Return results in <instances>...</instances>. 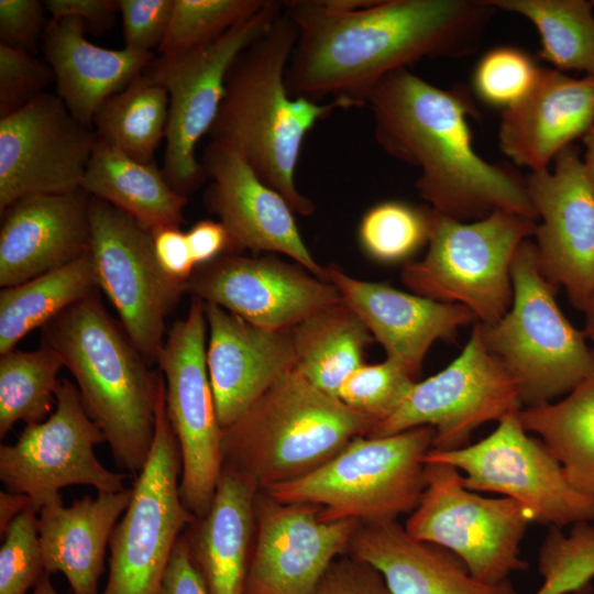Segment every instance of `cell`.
I'll return each mask as SVG.
<instances>
[{
    "instance_id": "cell-44",
    "label": "cell",
    "mask_w": 594,
    "mask_h": 594,
    "mask_svg": "<svg viewBox=\"0 0 594 594\" xmlns=\"http://www.w3.org/2000/svg\"><path fill=\"white\" fill-rule=\"evenodd\" d=\"M174 0H119L125 48L151 52L160 47L170 22Z\"/></svg>"
},
{
    "instance_id": "cell-19",
    "label": "cell",
    "mask_w": 594,
    "mask_h": 594,
    "mask_svg": "<svg viewBox=\"0 0 594 594\" xmlns=\"http://www.w3.org/2000/svg\"><path fill=\"white\" fill-rule=\"evenodd\" d=\"M359 525L328 521L315 505L283 503L257 492L244 594H314L333 561L346 554Z\"/></svg>"
},
{
    "instance_id": "cell-3",
    "label": "cell",
    "mask_w": 594,
    "mask_h": 594,
    "mask_svg": "<svg viewBox=\"0 0 594 594\" xmlns=\"http://www.w3.org/2000/svg\"><path fill=\"white\" fill-rule=\"evenodd\" d=\"M298 32L284 12L232 63L226 91L208 134L239 153L258 178L284 197L295 213L310 216L315 204L296 186L307 133L334 110L288 94L285 75Z\"/></svg>"
},
{
    "instance_id": "cell-46",
    "label": "cell",
    "mask_w": 594,
    "mask_h": 594,
    "mask_svg": "<svg viewBox=\"0 0 594 594\" xmlns=\"http://www.w3.org/2000/svg\"><path fill=\"white\" fill-rule=\"evenodd\" d=\"M314 594H392L371 564L348 554L329 566Z\"/></svg>"
},
{
    "instance_id": "cell-22",
    "label": "cell",
    "mask_w": 594,
    "mask_h": 594,
    "mask_svg": "<svg viewBox=\"0 0 594 594\" xmlns=\"http://www.w3.org/2000/svg\"><path fill=\"white\" fill-rule=\"evenodd\" d=\"M206 362L221 428L234 422L277 380L296 366L290 329H267L204 302Z\"/></svg>"
},
{
    "instance_id": "cell-41",
    "label": "cell",
    "mask_w": 594,
    "mask_h": 594,
    "mask_svg": "<svg viewBox=\"0 0 594 594\" xmlns=\"http://www.w3.org/2000/svg\"><path fill=\"white\" fill-rule=\"evenodd\" d=\"M540 68L521 48L497 46L477 62L472 79L473 90L485 103L505 110L529 94Z\"/></svg>"
},
{
    "instance_id": "cell-14",
    "label": "cell",
    "mask_w": 594,
    "mask_h": 594,
    "mask_svg": "<svg viewBox=\"0 0 594 594\" xmlns=\"http://www.w3.org/2000/svg\"><path fill=\"white\" fill-rule=\"evenodd\" d=\"M89 222L98 287L144 359L156 363L167 334L166 318L187 292V284L164 273L152 233L121 210L90 196Z\"/></svg>"
},
{
    "instance_id": "cell-36",
    "label": "cell",
    "mask_w": 594,
    "mask_h": 594,
    "mask_svg": "<svg viewBox=\"0 0 594 594\" xmlns=\"http://www.w3.org/2000/svg\"><path fill=\"white\" fill-rule=\"evenodd\" d=\"M64 363L51 346L33 351L12 350L0 355V438L23 421L26 425L46 420L58 387Z\"/></svg>"
},
{
    "instance_id": "cell-30",
    "label": "cell",
    "mask_w": 594,
    "mask_h": 594,
    "mask_svg": "<svg viewBox=\"0 0 594 594\" xmlns=\"http://www.w3.org/2000/svg\"><path fill=\"white\" fill-rule=\"evenodd\" d=\"M162 172L155 163L139 162L98 139L81 189L151 233L179 228L187 197L176 191Z\"/></svg>"
},
{
    "instance_id": "cell-32",
    "label": "cell",
    "mask_w": 594,
    "mask_h": 594,
    "mask_svg": "<svg viewBox=\"0 0 594 594\" xmlns=\"http://www.w3.org/2000/svg\"><path fill=\"white\" fill-rule=\"evenodd\" d=\"M98 288L90 252L59 268L0 292V355Z\"/></svg>"
},
{
    "instance_id": "cell-15",
    "label": "cell",
    "mask_w": 594,
    "mask_h": 594,
    "mask_svg": "<svg viewBox=\"0 0 594 594\" xmlns=\"http://www.w3.org/2000/svg\"><path fill=\"white\" fill-rule=\"evenodd\" d=\"M520 389L503 363L490 353L475 322L461 353L442 371L416 382L399 407L369 437H383L429 426L433 450L470 444L472 432L519 411Z\"/></svg>"
},
{
    "instance_id": "cell-13",
    "label": "cell",
    "mask_w": 594,
    "mask_h": 594,
    "mask_svg": "<svg viewBox=\"0 0 594 594\" xmlns=\"http://www.w3.org/2000/svg\"><path fill=\"white\" fill-rule=\"evenodd\" d=\"M519 411L498 421L484 439L461 449H431L425 463H446L464 475L474 492H493L531 510L535 521L562 528L594 522V498L579 492L542 440L528 435Z\"/></svg>"
},
{
    "instance_id": "cell-50",
    "label": "cell",
    "mask_w": 594,
    "mask_h": 594,
    "mask_svg": "<svg viewBox=\"0 0 594 594\" xmlns=\"http://www.w3.org/2000/svg\"><path fill=\"white\" fill-rule=\"evenodd\" d=\"M186 237L197 267L230 254V235L220 221H198L186 232Z\"/></svg>"
},
{
    "instance_id": "cell-24",
    "label": "cell",
    "mask_w": 594,
    "mask_h": 594,
    "mask_svg": "<svg viewBox=\"0 0 594 594\" xmlns=\"http://www.w3.org/2000/svg\"><path fill=\"white\" fill-rule=\"evenodd\" d=\"M90 196L84 190L21 198L3 213L0 286H15L90 252Z\"/></svg>"
},
{
    "instance_id": "cell-54",
    "label": "cell",
    "mask_w": 594,
    "mask_h": 594,
    "mask_svg": "<svg viewBox=\"0 0 594 594\" xmlns=\"http://www.w3.org/2000/svg\"><path fill=\"white\" fill-rule=\"evenodd\" d=\"M33 594H59L51 582L50 574L46 572L33 587Z\"/></svg>"
},
{
    "instance_id": "cell-34",
    "label": "cell",
    "mask_w": 594,
    "mask_h": 594,
    "mask_svg": "<svg viewBox=\"0 0 594 594\" xmlns=\"http://www.w3.org/2000/svg\"><path fill=\"white\" fill-rule=\"evenodd\" d=\"M168 94L144 73L111 96L95 114L97 138L130 157L151 164L168 121Z\"/></svg>"
},
{
    "instance_id": "cell-11",
    "label": "cell",
    "mask_w": 594,
    "mask_h": 594,
    "mask_svg": "<svg viewBox=\"0 0 594 594\" xmlns=\"http://www.w3.org/2000/svg\"><path fill=\"white\" fill-rule=\"evenodd\" d=\"M282 12V1L267 0L260 12L215 42L154 57L144 70L168 94L163 173L179 194L187 197L207 178L202 163L196 157V145L217 118L230 66L268 31Z\"/></svg>"
},
{
    "instance_id": "cell-1",
    "label": "cell",
    "mask_w": 594,
    "mask_h": 594,
    "mask_svg": "<svg viewBox=\"0 0 594 594\" xmlns=\"http://www.w3.org/2000/svg\"><path fill=\"white\" fill-rule=\"evenodd\" d=\"M298 36L288 94L341 109L367 106L388 74L424 58H461L479 48L498 11L487 0H376L354 11L322 0L282 1Z\"/></svg>"
},
{
    "instance_id": "cell-52",
    "label": "cell",
    "mask_w": 594,
    "mask_h": 594,
    "mask_svg": "<svg viewBox=\"0 0 594 594\" xmlns=\"http://www.w3.org/2000/svg\"><path fill=\"white\" fill-rule=\"evenodd\" d=\"M585 145V154L583 161V167L585 175L594 190V123L582 138Z\"/></svg>"
},
{
    "instance_id": "cell-31",
    "label": "cell",
    "mask_w": 594,
    "mask_h": 594,
    "mask_svg": "<svg viewBox=\"0 0 594 594\" xmlns=\"http://www.w3.org/2000/svg\"><path fill=\"white\" fill-rule=\"evenodd\" d=\"M290 333L297 372L334 398L346 377L363 365V351L374 340L362 319L343 300L306 317Z\"/></svg>"
},
{
    "instance_id": "cell-39",
    "label": "cell",
    "mask_w": 594,
    "mask_h": 594,
    "mask_svg": "<svg viewBox=\"0 0 594 594\" xmlns=\"http://www.w3.org/2000/svg\"><path fill=\"white\" fill-rule=\"evenodd\" d=\"M415 383L402 365L386 359L382 363L363 364L351 373L342 384L338 399L371 421L373 431L394 414Z\"/></svg>"
},
{
    "instance_id": "cell-43",
    "label": "cell",
    "mask_w": 594,
    "mask_h": 594,
    "mask_svg": "<svg viewBox=\"0 0 594 594\" xmlns=\"http://www.w3.org/2000/svg\"><path fill=\"white\" fill-rule=\"evenodd\" d=\"M55 81L50 65L32 54L0 43V118L9 116Z\"/></svg>"
},
{
    "instance_id": "cell-26",
    "label": "cell",
    "mask_w": 594,
    "mask_h": 594,
    "mask_svg": "<svg viewBox=\"0 0 594 594\" xmlns=\"http://www.w3.org/2000/svg\"><path fill=\"white\" fill-rule=\"evenodd\" d=\"M346 554L374 566L392 594H517L509 580H477L455 554L411 537L397 520L360 522Z\"/></svg>"
},
{
    "instance_id": "cell-53",
    "label": "cell",
    "mask_w": 594,
    "mask_h": 594,
    "mask_svg": "<svg viewBox=\"0 0 594 594\" xmlns=\"http://www.w3.org/2000/svg\"><path fill=\"white\" fill-rule=\"evenodd\" d=\"M583 312L585 314L583 332L586 339L594 341V288Z\"/></svg>"
},
{
    "instance_id": "cell-49",
    "label": "cell",
    "mask_w": 594,
    "mask_h": 594,
    "mask_svg": "<svg viewBox=\"0 0 594 594\" xmlns=\"http://www.w3.org/2000/svg\"><path fill=\"white\" fill-rule=\"evenodd\" d=\"M158 594H207L183 534L176 542Z\"/></svg>"
},
{
    "instance_id": "cell-10",
    "label": "cell",
    "mask_w": 594,
    "mask_h": 594,
    "mask_svg": "<svg viewBox=\"0 0 594 594\" xmlns=\"http://www.w3.org/2000/svg\"><path fill=\"white\" fill-rule=\"evenodd\" d=\"M426 486L405 522L414 538L440 546L463 561L485 583H501L528 569L520 543L535 516L509 497H485L466 488L461 473L429 462Z\"/></svg>"
},
{
    "instance_id": "cell-25",
    "label": "cell",
    "mask_w": 594,
    "mask_h": 594,
    "mask_svg": "<svg viewBox=\"0 0 594 594\" xmlns=\"http://www.w3.org/2000/svg\"><path fill=\"white\" fill-rule=\"evenodd\" d=\"M593 123L594 76L575 78L541 67L529 94L503 110L498 146L516 165L541 170Z\"/></svg>"
},
{
    "instance_id": "cell-55",
    "label": "cell",
    "mask_w": 594,
    "mask_h": 594,
    "mask_svg": "<svg viewBox=\"0 0 594 594\" xmlns=\"http://www.w3.org/2000/svg\"><path fill=\"white\" fill-rule=\"evenodd\" d=\"M570 594H592V586H591V584L585 585V586H583V587H581V588H579V590H576V591H574V592H572Z\"/></svg>"
},
{
    "instance_id": "cell-47",
    "label": "cell",
    "mask_w": 594,
    "mask_h": 594,
    "mask_svg": "<svg viewBox=\"0 0 594 594\" xmlns=\"http://www.w3.org/2000/svg\"><path fill=\"white\" fill-rule=\"evenodd\" d=\"M153 235L156 260L164 273L175 282L187 284L196 270L186 232L179 228L161 229Z\"/></svg>"
},
{
    "instance_id": "cell-8",
    "label": "cell",
    "mask_w": 594,
    "mask_h": 594,
    "mask_svg": "<svg viewBox=\"0 0 594 594\" xmlns=\"http://www.w3.org/2000/svg\"><path fill=\"white\" fill-rule=\"evenodd\" d=\"M536 226V220L503 210L471 222L432 210L428 251L405 264L402 282L416 295L462 305L476 322L493 324L512 306V263Z\"/></svg>"
},
{
    "instance_id": "cell-20",
    "label": "cell",
    "mask_w": 594,
    "mask_h": 594,
    "mask_svg": "<svg viewBox=\"0 0 594 594\" xmlns=\"http://www.w3.org/2000/svg\"><path fill=\"white\" fill-rule=\"evenodd\" d=\"M187 292L256 326L288 330L342 300L337 287L275 256L226 254L196 267Z\"/></svg>"
},
{
    "instance_id": "cell-4",
    "label": "cell",
    "mask_w": 594,
    "mask_h": 594,
    "mask_svg": "<svg viewBox=\"0 0 594 594\" xmlns=\"http://www.w3.org/2000/svg\"><path fill=\"white\" fill-rule=\"evenodd\" d=\"M76 380L82 404L120 469L138 476L154 440L161 373H153L97 290L42 329Z\"/></svg>"
},
{
    "instance_id": "cell-18",
    "label": "cell",
    "mask_w": 594,
    "mask_h": 594,
    "mask_svg": "<svg viewBox=\"0 0 594 594\" xmlns=\"http://www.w3.org/2000/svg\"><path fill=\"white\" fill-rule=\"evenodd\" d=\"M526 185L540 220L534 233L540 271L584 311L594 288V190L579 148H563L553 172H531Z\"/></svg>"
},
{
    "instance_id": "cell-6",
    "label": "cell",
    "mask_w": 594,
    "mask_h": 594,
    "mask_svg": "<svg viewBox=\"0 0 594 594\" xmlns=\"http://www.w3.org/2000/svg\"><path fill=\"white\" fill-rule=\"evenodd\" d=\"M512 282L509 310L493 324L477 322L481 337L517 382L522 405L551 403L594 375V355L583 330L560 310L529 239L516 251Z\"/></svg>"
},
{
    "instance_id": "cell-51",
    "label": "cell",
    "mask_w": 594,
    "mask_h": 594,
    "mask_svg": "<svg viewBox=\"0 0 594 594\" xmlns=\"http://www.w3.org/2000/svg\"><path fill=\"white\" fill-rule=\"evenodd\" d=\"M28 508H32L28 496L9 491L0 492V534L2 537L15 517Z\"/></svg>"
},
{
    "instance_id": "cell-56",
    "label": "cell",
    "mask_w": 594,
    "mask_h": 594,
    "mask_svg": "<svg viewBox=\"0 0 594 594\" xmlns=\"http://www.w3.org/2000/svg\"><path fill=\"white\" fill-rule=\"evenodd\" d=\"M593 355H594V348L592 349Z\"/></svg>"
},
{
    "instance_id": "cell-9",
    "label": "cell",
    "mask_w": 594,
    "mask_h": 594,
    "mask_svg": "<svg viewBox=\"0 0 594 594\" xmlns=\"http://www.w3.org/2000/svg\"><path fill=\"white\" fill-rule=\"evenodd\" d=\"M182 458L165 406L162 375L152 449L112 532L109 574L100 594H158L174 548L196 517L179 492Z\"/></svg>"
},
{
    "instance_id": "cell-2",
    "label": "cell",
    "mask_w": 594,
    "mask_h": 594,
    "mask_svg": "<svg viewBox=\"0 0 594 594\" xmlns=\"http://www.w3.org/2000/svg\"><path fill=\"white\" fill-rule=\"evenodd\" d=\"M367 106L375 140L388 155L420 169L415 186L433 211L462 222L497 210L538 221L526 179L475 152L469 119L479 112L466 88H438L399 68L378 82Z\"/></svg>"
},
{
    "instance_id": "cell-16",
    "label": "cell",
    "mask_w": 594,
    "mask_h": 594,
    "mask_svg": "<svg viewBox=\"0 0 594 594\" xmlns=\"http://www.w3.org/2000/svg\"><path fill=\"white\" fill-rule=\"evenodd\" d=\"M55 399L46 420L26 425L15 443L0 447L6 491L28 496L37 513L62 502L59 490L69 485H89L98 493L125 488V475L108 470L95 453V446L106 438L88 415L77 385L61 380Z\"/></svg>"
},
{
    "instance_id": "cell-27",
    "label": "cell",
    "mask_w": 594,
    "mask_h": 594,
    "mask_svg": "<svg viewBox=\"0 0 594 594\" xmlns=\"http://www.w3.org/2000/svg\"><path fill=\"white\" fill-rule=\"evenodd\" d=\"M42 40L57 96L77 120L89 127L98 109L141 76L154 59L152 52L110 50L90 43L85 37V23L75 18L51 19Z\"/></svg>"
},
{
    "instance_id": "cell-7",
    "label": "cell",
    "mask_w": 594,
    "mask_h": 594,
    "mask_svg": "<svg viewBox=\"0 0 594 594\" xmlns=\"http://www.w3.org/2000/svg\"><path fill=\"white\" fill-rule=\"evenodd\" d=\"M433 439L429 426L383 437L360 436L315 471L263 492L283 503L315 505L328 521L397 520L421 498L425 457Z\"/></svg>"
},
{
    "instance_id": "cell-28",
    "label": "cell",
    "mask_w": 594,
    "mask_h": 594,
    "mask_svg": "<svg viewBox=\"0 0 594 594\" xmlns=\"http://www.w3.org/2000/svg\"><path fill=\"white\" fill-rule=\"evenodd\" d=\"M131 496L132 487H125L87 495L66 507L63 502L42 507L37 530L45 572L62 573L72 594H99L106 550Z\"/></svg>"
},
{
    "instance_id": "cell-12",
    "label": "cell",
    "mask_w": 594,
    "mask_h": 594,
    "mask_svg": "<svg viewBox=\"0 0 594 594\" xmlns=\"http://www.w3.org/2000/svg\"><path fill=\"white\" fill-rule=\"evenodd\" d=\"M207 331L204 301L194 298L186 317L167 331L156 359L180 451V497L196 518L207 514L223 469L222 428L206 362Z\"/></svg>"
},
{
    "instance_id": "cell-35",
    "label": "cell",
    "mask_w": 594,
    "mask_h": 594,
    "mask_svg": "<svg viewBox=\"0 0 594 594\" xmlns=\"http://www.w3.org/2000/svg\"><path fill=\"white\" fill-rule=\"evenodd\" d=\"M528 19L541 38L540 56L557 70L594 76V1L487 0Z\"/></svg>"
},
{
    "instance_id": "cell-45",
    "label": "cell",
    "mask_w": 594,
    "mask_h": 594,
    "mask_svg": "<svg viewBox=\"0 0 594 594\" xmlns=\"http://www.w3.org/2000/svg\"><path fill=\"white\" fill-rule=\"evenodd\" d=\"M45 10L38 0H0V43L35 54L46 28Z\"/></svg>"
},
{
    "instance_id": "cell-48",
    "label": "cell",
    "mask_w": 594,
    "mask_h": 594,
    "mask_svg": "<svg viewBox=\"0 0 594 594\" xmlns=\"http://www.w3.org/2000/svg\"><path fill=\"white\" fill-rule=\"evenodd\" d=\"M44 3L54 20L75 18L101 30L109 28L119 12L117 0H47Z\"/></svg>"
},
{
    "instance_id": "cell-29",
    "label": "cell",
    "mask_w": 594,
    "mask_h": 594,
    "mask_svg": "<svg viewBox=\"0 0 594 594\" xmlns=\"http://www.w3.org/2000/svg\"><path fill=\"white\" fill-rule=\"evenodd\" d=\"M257 491L223 468L207 514L183 532L207 594H244L255 534Z\"/></svg>"
},
{
    "instance_id": "cell-33",
    "label": "cell",
    "mask_w": 594,
    "mask_h": 594,
    "mask_svg": "<svg viewBox=\"0 0 594 594\" xmlns=\"http://www.w3.org/2000/svg\"><path fill=\"white\" fill-rule=\"evenodd\" d=\"M518 417L557 458L572 486L594 498V375L563 399L521 408Z\"/></svg>"
},
{
    "instance_id": "cell-23",
    "label": "cell",
    "mask_w": 594,
    "mask_h": 594,
    "mask_svg": "<svg viewBox=\"0 0 594 594\" xmlns=\"http://www.w3.org/2000/svg\"><path fill=\"white\" fill-rule=\"evenodd\" d=\"M327 280L362 319L387 359L402 365L415 380L436 341H453L460 328L476 322L472 311L462 305L361 280L337 267L327 268Z\"/></svg>"
},
{
    "instance_id": "cell-40",
    "label": "cell",
    "mask_w": 594,
    "mask_h": 594,
    "mask_svg": "<svg viewBox=\"0 0 594 594\" xmlns=\"http://www.w3.org/2000/svg\"><path fill=\"white\" fill-rule=\"evenodd\" d=\"M539 573L560 594H570L594 578V522L572 525L569 534L550 527L539 550Z\"/></svg>"
},
{
    "instance_id": "cell-21",
    "label": "cell",
    "mask_w": 594,
    "mask_h": 594,
    "mask_svg": "<svg viewBox=\"0 0 594 594\" xmlns=\"http://www.w3.org/2000/svg\"><path fill=\"white\" fill-rule=\"evenodd\" d=\"M202 165L211 179L206 208L229 232L230 254L242 251L282 253L315 276L327 279V268L311 255L294 211L276 190L264 184L233 148L210 140Z\"/></svg>"
},
{
    "instance_id": "cell-5",
    "label": "cell",
    "mask_w": 594,
    "mask_h": 594,
    "mask_svg": "<svg viewBox=\"0 0 594 594\" xmlns=\"http://www.w3.org/2000/svg\"><path fill=\"white\" fill-rule=\"evenodd\" d=\"M372 429L371 421L294 369L222 428L223 468L264 491L315 471Z\"/></svg>"
},
{
    "instance_id": "cell-38",
    "label": "cell",
    "mask_w": 594,
    "mask_h": 594,
    "mask_svg": "<svg viewBox=\"0 0 594 594\" xmlns=\"http://www.w3.org/2000/svg\"><path fill=\"white\" fill-rule=\"evenodd\" d=\"M267 0H174L161 55L208 45L260 12Z\"/></svg>"
},
{
    "instance_id": "cell-37",
    "label": "cell",
    "mask_w": 594,
    "mask_h": 594,
    "mask_svg": "<svg viewBox=\"0 0 594 594\" xmlns=\"http://www.w3.org/2000/svg\"><path fill=\"white\" fill-rule=\"evenodd\" d=\"M432 209L398 200L370 208L359 227L360 245L372 260L394 264L409 260L429 242Z\"/></svg>"
},
{
    "instance_id": "cell-42",
    "label": "cell",
    "mask_w": 594,
    "mask_h": 594,
    "mask_svg": "<svg viewBox=\"0 0 594 594\" xmlns=\"http://www.w3.org/2000/svg\"><path fill=\"white\" fill-rule=\"evenodd\" d=\"M37 512L23 510L11 522L0 548V594H26L45 573Z\"/></svg>"
},
{
    "instance_id": "cell-17",
    "label": "cell",
    "mask_w": 594,
    "mask_h": 594,
    "mask_svg": "<svg viewBox=\"0 0 594 594\" xmlns=\"http://www.w3.org/2000/svg\"><path fill=\"white\" fill-rule=\"evenodd\" d=\"M97 140L47 91L0 118V213L24 197L82 190Z\"/></svg>"
}]
</instances>
